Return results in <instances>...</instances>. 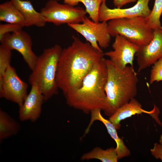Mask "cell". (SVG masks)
<instances>
[{
	"label": "cell",
	"mask_w": 162,
	"mask_h": 162,
	"mask_svg": "<svg viewBox=\"0 0 162 162\" xmlns=\"http://www.w3.org/2000/svg\"><path fill=\"white\" fill-rule=\"evenodd\" d=\"M23 26L20 25L6 23L0 24V39L5 34L17 32L21 30Z\"/></svg>",
	"instance_id": "cb8c5ba5"
},
{
	"label": "cell",
	"mask_w": 162,
	"mask_h": 162,
	"mask_svg": "<svg viewBox=\"0 0 162 162\" xmlns=\"http://www.w3.org/2000/svg\"><path fill=\"white\" fill-rule=\"evenodd\" d=\"M162 14V0H155L149 15L146 18L149 27L154 30L162 28L160 18Z\"/></svg>",
	"instance_id": "44dd1931"
},
{
	"label": "cell",
	"mask_w": 162,
	"mask_h": 162,
	"mask_svg": "<svg viewBox=\"0 0 162 162\" xmlns=\"http://www.w3.org/2000/svg\"><path fill=\"white\" fill-rule=\"evenodd\" d=\"M91 159H98L102 162H117L118 160L116 148L104 150L98 147L84 154L81 158L82 160Z\"/></svg>",
	"instance_id": "d6986e66"
},
{
	"label": "cell",
	"mask_w": 162,
	"mask_h": 162,
	"mask_svg": "<svg viewBox=\"0 0 162 162\" xmlns=\"http://www.w3.org/2000/svg\"><path fill=\"white\" fill-rule=\"evenodd\" d=\"M159 143L162 145V133L160 135L159 140Z\"/></svg>",
	"instance_id": "4316f807"
},
{
	"label": "cell",
	"mask_w": 162,
	"mask_h": 162,
	"mask_svg": "<svg viewBox=\"0 0 162 162\" xmlns=\"http://www.w3.org/2000/svg\"><path fill=\"white\" fill-rule=\"evenodd\" d=\"M136 0H113L115 7L117 8H121L123 6L127 4L135 2Z\"/></svg>",
	"instance_id": "484cf974"
},
{
	"label": "cell",
	"mask_w": 162,
	"mask_h": 162,
	"mask_svg": "<svg viewBox=\"0 0 162 162\" xmlns=\"http://www.w3.org/2000/svg\"><path fill=\"white\" fill-rule=\"evenodd\" d=\"M107 23L111 37L121 35L140 47L148 44L153 38L154 30L149 27L144 17L115 19Z\"/></svg>",
	"instance_id": "5b68a950"
},
{
	"label": "cell",
	"mask_w": 162,
	"mask_h": 162,
	"mask_svg": "<svg viewBox=\"0 0 162 162\" xmlns=\"http://www.w3.org/2000/svg\"><path fill=\"white\" fill-rule=\"evenodd\" d=\"M105 62L107 73L105 86L106 103L103 111L110 117L136 96L139 79L133 66L127 65L121 69L109 59H106Z\"/></svg>",
	"instance_id": "3957f363"
},
{
	"label": "cell",
	"mask_w": 162,
	"mask_h": 162,
	"mask_svg": "<svg viewBox=\"0 0 162 162\" xmlns=\"http://www.w3.org/2000/svg\"><path fill=\"white\" fill-rule=\"evenodd\" d=\"M18 122L7 112L0 109V142L17 134L20 130Z\"/></svg>",
	"instance_id": "e0dca14e"
},
{
	"label": "cell",
	"mask_w": 162,
	"mask_h": 162,
	"mask_svg": "<svg viewBox=\"0 0 162 162\" xmlns=\"http://www.w3.org/2000/svg\"><path fill=\"white\" fill-rule=\"evenodd\" d=\"M150 0H138L133 6L127 8H108L106 0H103L100 5L98 14L100 22H107L113 19L142 16L146 18L151 12L148 3Z\"/></svg>",
	"instance_id": "30bf717a"
},
{
	"label": "cell",
	"mask_w": 162,
	"mask_h": 162,
	"mask_svg": "<svg viewBox=\"0 0 162 162\" xmlns=\"http://www.w3.org/2000/svg\"><path fill=\"white\" fill-rule=\"evenodd\" d=\"M62 49L56 44L45 49L38 56L28 81L31 85L36 84L43 94L44 102L58 93L56 76L58 63Z\"/></svg>",
	"instance_id": "277c9868"
},
{
	"label": "cell",
	"mask_w": 162,
	"mask_h": 162,
	"mask_svg": "<svg viewBox=\"0 0 162 162\" xmlns=\"http://www.w3.org/2000/svg\"><path fill=\"white\" fill-rule=\"evenodd\" d=\"M12 50L0 45V82L9 66L11 65Z\"/></svg>",
	"instance_id": "7402d4cb"
},
{
	"label": "cell",
	"mask_w": 162,
	"mask_h": 162,
	"mask_svg": "<svg viewBox=\"0 0 162 162\" xmlns=\"http://www.w3.org/2000/svg\"><path fill=\"white\" fill-rule=\"evenodd\" d=\"M46 22L56 26L82 22L87 13L80 6L58 3L56 0H49L40 10Z\"/></svg>",
	"instance_id": "8992f818"
},
{
	"label": "cell",
	"mask_w": 162,
	"mask_h": 162,
	"mask_svg": "<svg viewBox=\"0 0 162 162\" xmlns=\"http://www.w3.org/2000/svg\"><path fill=\"white\" fill-rule=\"evenodd\" d=\"M151 70L149 83L155 81H162V58L158 60L154 64Z\"/></svg>",
	"instance_id": "603a6c76"
},
{
	"label": "cell",
	"mask_w": 162,
	"mask_h": 162,
	"mask_svg": "<svg viewBox=\"0 0 162 162\" xmlns=\"http://www.w3.org/2000/svg\"><path fill=\"white\" fill-rule=\"evenodd\" d=\"M28 85L19 76L11 65L0 82V97L16 104L19 107L28 94Z\"/></svg>",
	"instance_id": "9c48e42d"
},
{
	"label": "cell",
	"mask_w": 162,
	"mask_h": 162,
	"mask_svg": "<svg viewBox=\"0 0 162 162\" xmlns=\"http://www.w3.org/2000/svg\"><path fill=\"white\" fill-rule=\"evenodd\" d=\"M67 25L82 35L96 49L102 51L100 48L105 49L109 46L111 36L107 22H95L86 16L81 23Z\"/></svg>",
	"instance_id": "52a82bcc"
},
{
	"label": "cell",
	"mask_w": 162,
	"mask_h": 162,
	"mask_svg": "<svg viewBox=\"0 0 162 162\" xmlns=\"http://www.w3.org/2000/svg\"><path fill=\"white\" fill-rule=\"evenodd\" d=\"M140 72L162 58V28L153 31L152 39L147 44L140 47L135 55Z\"/></svg>",
	"instance_id": "7c38bea8"
},
{
	"label": "cell",
	"mask_w": 162,
	"mask_h": 162,
	"mask_svg": "<svg viewBox=\"0 0 162 162\" xmlns=\"http://www.w3.org/2000/svg\"><path fill=\"white\" fill-rule=\"evenodd\" d=\"M105 60L104 58L94 66L78 88L64 96L68 106L85 114L96 109L104 110L106 103L105 86L107 75Z\"/></svg>",
	"instance_id": "7a4b0ae2"
},
{
	"label": "cell",
	"mask_w": 162,
	"mask_h": 162,
	"mask_svg": "<svg viewBox=\"0 0 162 162\" xmlns=\"http://www.w3.org/2000/svg\"><path fill=\"white\" fill-rule=\"evenodd\" d=\"M23 16L25 26L44 27L46 23L40 12H37L28 0H10Z\"/></svg>",
	"instance_id": "2e32d148"
},
{
	"label": "cell",
	"mask_w": 162,
	"mask_h": 162,
	"mask_svg": "<svg viewBox=\"0 0 162 162\" xmlns=\"http://www.w3.org/2000/svg\"><path fill=\"white\" fill-rule=\"evenodd\" d=\"M44 102V97L38 86L35 84L32 85L29 92L22 104L19 107L20 120L22 122H36L40 116Z\"/></svg>",
	"instance_id": "4fadbf2b"
},
{
	"label": "cell",
	"mask_w": 162,
	"mask_h": 162,
	"mask_svg": "<svg viewBox=\"0 0 162 162\" xmlns=\"http://www.w3.org/2000/svg\"><path fill=\"white\" fill-rule=\"evenodd\" d=\"M0 21L25 26L23 16L10 1L0 4Z\"/></svg>",
	"instance_id": "ac0fdd59"
},
{
	"label": "cell",
	"mask_w": 162,
	"mask_h": 162,
	"mask_svg": "<svg viewBox=\"0 0 162 162\" xmlns=\"http://www.w3.org/2000/svg\"><path fill=\"white\" fill-rule=\"evenodd\" d=\"M72 37L71 44L62 50L56 74L58 86L64 96L78 88L85 76L105 56L103 51L96 49L88 42L74 35Z\"/></svg>",
	"instance_id": "6da1fadb"
},
{
	"label": "cell",
	"mask_w": 162,
	"mask_h": 162,
	"mask_svg": "<svg viewBox=\"0 0 162 162\" xmlns=\"http://www.w3.org/2000/svg\"><path fill=\"white\" fill-rule=\"evenodd\" d=\"M1 44L11 50L19 52L29 69L32 71L38 56L32 49V42L30 36L22 30L4 35L0 39Z\"/></svg>",
	"instance_id": "ba28073f"
},
{
	"label": "cell",
	"mask_w": 162,
	"mask_h": 162,
	"mask_svg": "<svg viewBox=\"0 0 162 162\" xmlns=\"http://www.w3.org/2000/svg\"><path fill=\"white\" fill-rule=\"evenodd\" d=\"M159 113L158 108L155 105L153 109L151 111H148L143 109L141 104L134 98L118 109L110 117L109 119L116 129L118 130L121 127L122 121L136 114L144 113L150 115L158 124L162 126V124L158 117Z\"/></svg>",
	"instance_id": "5bb4252c"
},
{
	"label": "cell",
	"mask_w": 162,
	"mask_h": 162,
	"mask_svg": "<svg viewBox=\"0 0 162 162\" xmlns=\"http://www.w3.org/2000/svg\"><path fill=\"white\" fill-rule=\"evenodd\" d=\"M150 151L152 155L156 159H160L162 162V145L156 142Z\"/></svg>",
	"instance_id": "d4e9b609"
},
{
	"label": "cell",
	"mask_w": 162,
	"mask_h": 162,
	"mask_svg": "<svg viewBox=\"0 0 162 162\" xmlns=\"http://www.w3.org/2000/svg\"><path fill=\"white\" fill-rule=\"evenodd\" d=\"M57 1L59 0H56ZM64 3L75 6L79 3L85 6V10L89 18L95 22H99L98 14L99 8L103 0H62Z\"/></svg>",
	"instance_id": "ffe728a7"
},
{
	"label": "cell",
	"mask_w": 162,
	"mask_h": 162,
	"mask_svg": "<svg viewBox=\"0 0 162 162\" xmlns=\"http://www.w3.org/2000/svg\"><path fill=\"white\" fill-rule=\"evenodd\" d=\"M112 44L113 50L106 52L105 56L119 68L123 69L127 65L133 66L134 56L140 47L130 42L123 36L117 35Z\"/></svg>",
	"instance_id": "8fae6325"
},
{
	"label": "cell",
	"mask_w": 162,
	"mask_h": 162,
	"mask_svg": "<svg viewBox=\"0 0 162 162\" xmlns=\"http://www.w3.org/2000/svg\"><path fill=\"white\" fill-rule=\"evenodd\" d=\"M101 110L100 109H96L90 112V121L85 130L84 135L85 136L88 133L91 126L95 121H100L105 126L108 134L116 143V148L118 160L130 156V151L125 145L123 139L118 136L117 131V130L109 119L104 118L102 116Z\"/></svg>",
	"instance_id": "9a60e30c"
}]
</instances>
